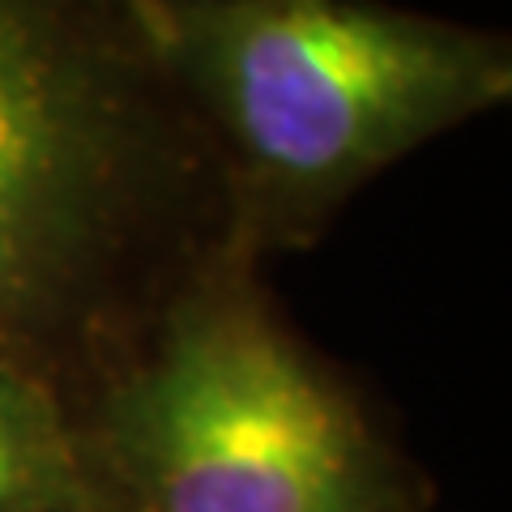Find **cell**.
I'll list each match as a JSON object with an SVG mask.
<instances>
[{"mask_svg": "<svg viewBox=\"0 0 512 512\" xmlns=\"http://www.w3.org/2000/svg\"><path fill=\"white\" fill-rule=\"evenodd\" d=\"M222 235L133 0H0V367L73 410Z\"/></svg>", "mask_w": 512, "mask_h": 512, "instance_id": "obj_1", "label": "cell"}, {"mask_svg": "<svg viewBox=\"0 0 512 512\" xmlns=\"http://www.w3.org/2000/svg\"><path fill=\"white\" fill-rule=\"evenodd\" d=\"M210 150L222 235L303 252L427 141L512 99V43L384 0H133Z\"/></svg>", "mask_w": 512, "mask_h": 512, "instance_id": "obj_2", "label": "cell"}, {"mask_svg": "<svg viewBox=\"0 0 512 512\" xmlns=\"http://www.w3.org/2000/svg\"><path fill=\"white\" fill-rule=\"evenodd\" d=\"M73 414L107 512H431L419 466L227 244Z\"/></svg>", "mask_w": 512, "mask_h": 512, "instance_id": "obj_3", "label": "cell"}, {"mask_svg": "<svg viewBox=\"0 0 512 512\" xmlns=\"http://www.w3.org/2000/svg\"><path fill=\"white\" fill-rule=\"evenodd\" d=\"M0 512H107L73 406L18 367H0Z\"/></svg>", "mask_w": 512, "mask_h": 512, "instance_id": "obj_4", "label": "cell"}]
</instances>
